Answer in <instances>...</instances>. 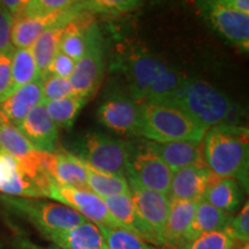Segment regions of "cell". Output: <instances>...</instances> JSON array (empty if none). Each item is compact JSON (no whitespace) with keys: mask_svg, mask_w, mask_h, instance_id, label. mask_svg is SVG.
<instances>
[{"mask_svg":"<svg viewBox=\"0 0 249 249\" xmlns=\"http://www.w3.org/2000/svg\"><path fill=\"white\" fill-rule=\"evenodd\" d=\"M249 130L244 124H220L203 138V160L211 173L234 179L248 191Z\"/></svg>","mask_w":249,"mask_h":249,"instance_id":"6da1fadb","label":"cell"},{"mask_svg":"<svg viewBox=\"0 0 249 249\" xmlns=\"http://www.w3.org/2000/svg\"><path fill=\"white\" fill-rule=\"evenodd\" d=\"M167 107L180 110L205 129L220 124H241V107L203 80L187 77Z\"/></svg>","mask_w":249,"mask_h":249,"instance_id":"7a4b0ae2","label":"cell"},{"mask_svg":"<svg viewBox=\"0 0 249 249\" xmlns=\"http://www.w3.org/2000/svg\"><path fill=\"white\" fill-rule=\"evenodd\" d=\"M207 129L178 108L154 103H140L136 135L148 141H203Z\"/></svg>","mask_w":249,"mask_h":249,"instance_id":"3957f363","label":"cell"},{"mask_svg":"<svg viewBox=\"0 0 249 249\" xmlns=\"http://www.w3.org/2000/svg\"><path fill=\"white\" fill-rule=\"evenodd\" d=\"M0 200L14 213L26 218L44 236L53 232L66 231L87 222L76 211L60 203L7 195H2Z\"/></svg>","mask_w":249,"mask_h":249,"instance_id":"277c9868","label":"cell"},{"mask_svg":"<svg viewBox=\"0 0 249 249\" xmlns=\"http://www.w3.org/2000/svg\"><path fill=\"white\" fill-rule=\"evenodd\" d=\"M129 149V141L89 132L74 144L71 154L92 169L124 176Z\"/></svg>","mask_w":249,"mask_h":249,"instance_id":"5b68a950","label":"cell"},{"mask_svg":"<svg viewBox=\"0 0 249 249\" xmlns=\"http://www.w3.org/2000/svg\"><path fill=\"white\" fill-rule=\"evenodd\" d=\"M124 177L128 181L169 196L172 170L152 150L148 140L130 142Z\"/></svg>","mask_w":249,"mask_h":249,"instance_id":"8992f818","label":"cell"},{"mask_svg":"<svg viewBox=\"0 0 249 249\" xmlns=\"http://www.w3.org/2000/svg\"><path fill=\"white\" fill-rule=\"evenodd\" d=\"M46 197L71 208L85 217L88 222H91L96 225L123 229L120 224L111 216L110 211L101 196L89 189H79L70 186L59 185L50 178Z\"/></svg>","mask_w":249,"mask_h":249,"instance_id":"52a82bcc","label":"cell"},{"mask_svg":"<svg viewBox=\"0 0 249 249\" xmlns=\"http://www.w3.org/2000/svg\"><path fill=\"white\" fill-rule=\"evenodd\" d=\"M105 61L103 39L95 21L88 28V46L86 53L75 64L70 80L77 95L90 98L97 91L104 75Z\"/></svg>","mask_w":249,"mask_h":249,"instance_id":"ba28073f","label":"cell"},{"mask_svg":"<svg viewBox=\"0 0 249 249\" xmlns=\"http://www.w3.org/2000/svg\"><path fill=\"white\" fill-rule=\"evenodd\" d=\"M50 177L31 172L11 155L0 150V193L17 197H46Z\"/></svg>","mask_w":249,"mask_h":249,"instance_id":"9c48e42d","label":"cell"},{"mask_svg":"<svg viewBox=\"0 0 249 249\" xmlns=\"http://www.w3.org/2000/svg\"><path fill=\"white\" fill-rule=\"evenodd\" d=\"M128 185L130 200L139 217L149 232L154 235L157 245L164 246L163 234L169 214L170 197L161 193L136 185L133 181H128Z\"/></svg>","mask_w":249,"mask_h":249,"instance_id":"30bf717a","label":"cell"},{"mask_svg":"<svg viewBox=\"0 0 249 249\" xmlns=\"http://www.w3.org/2000/svg\"><path fill=\"white\" fill-rule=\"evenodd\" d=\"M218 35L244 52L249 49V14L216 5L196 6Z\"/></svg>","mask_w":249,"mask_h":249,"instance_id":"8fae6325","label":"cell"},{"mask_svg":"<svg viewBox=\"0 0 249 249\" xmlns=\"http://www.w3.org/2000/svg\"><path fill=\"white\" fill-rule=\"evenodd\" d=\"M140 103L124 95H114L99 107L98 121L112 132L136 135Z\"/></svg>","mask_w":249,"mask_h":249,"instance_id":"7c38bea8","label":"cell"},{"mask_svg":"<svg viewBox=\"0 0 249 249\" xmlns=\"http://www.w3.org/2000/svg\"><path fill=\"white\" fill-rule=\"evenodd\" d=\"M169 68L164 61L148 52H134L124 66L130 97L142 103L150 83Z\"/></svg>","mask_w":249,"mask_h":249,"instance_id":"4fadbf2b","label":"cell"},{"mask_svg":"<svg viewBox=\"0 0 249 249\" xmlns=\"http://www.w3.org/2000/svg\"><path fill=\"white\" fill-rule=\"evenodd\" d=\"M0 150L11 155L22 163L31 172L45 176L43 167V152L36 150L31 143L22 135L17 126L0 112Z\"/></svg>","mask_w":249,"mask_h":249,"instance_id":"5bb4252c","label":"cell"},{"mask_svg":"<svg viewBox=\"0 0 249 249\" xmlns=\"http://www.w3.org/2000/svg\"><path fill=\"white\" fill-rule=\"evenodd\" d=\"M17 127L36 150L42 152L57 150L59 128L50 118L43 103L34 107Z\"/></svg>","mask_w":249,"mask_h":249,"instance_id":"9a60e30c","label":"cell"},{"mask_svg":"<svg viewBox=\"0 0 249 249\" xmlns=\"http://www.w3.org/2000/svg\"><path fill=\"white\" fill-rule=\"evenodd\" d=\"M42 164L46 174L59 185L89 189L85 165L70 151L43 152Z\"/></svg>","mask_w":249,"mask_h":249,"instance_id":"2e32d148","label":"cell"},{"mask_svg":"<svg viewBox=\"0 0 249 249\" xmlns=\"http://www.w3.org/2000/svg\"><path fill=\"white\" fill-rule=\"evenodd\" d=\"M213 177V173L205 165H189L173 171L169 197L198 202Z\"/></svg>","mask_w":249,"mask_h":249,"instance_id":"e0dca14e","label":"cell"},{"mask_svg":"<svg viewBox=\"0 0 249 249\" xmlns=\"http://www.w3.org/2000/svg\"><path fill=\"white\" fill-rule=\"evenodd\" d=\"M195 201L170 198V209L163 234V244L169 248L178 249L188 242V233L194 218Z\"/></svg>","mask_w":249,"mask_h":249,"instance_id":"ac0fdd59","label":"cell"},{"mask_svg":"<svg viewBox=\"0 0 249 249\" xmlns=\"http://www.w3.org/2000/svg\"><path fill=\"white\" fill-rule=\"evenodd\" d=\"M149 143L152 150L172 170V172L189 165H205L202 141H173L165 143L149 141Z\"/></svg>","mask_w":249,"mask_h":249,"instance_id":"d6986e66","label":"cell"},{"mask_svg":"<svg viewBox=\"0 0 249 249\" xmlns=\"http://www.w3.org/2000/svg\"><path fill=\"white\" fill-rule=\"evenodd\" d=\"M42 103L43 83L42 80H36L12 91L7 98L0 103V112L14 126H18L27 114Z\"/></svg>","mask_w":249,"mask_h":249,"instance_id":"ffe728a7","label":"cell"},{"mask_svg":"<svg viewBox=\"0 0 249 249\" xmlns=\"http://www.w3.org/2000/svg\"><path fill=\"white\" fill-rule=\"evenodd\" d=\"M44 238L61 249H107L99 227L88 220L66 231L50 233Z\"/></svg>","mask_w":249,"mask_h":249,"instance_id":"44dd1931","label":"cell"},{"mask_svg":"<svg viewBox=\"0 0 249 249\" xmlns=\"http://www.w3.org/2000/svg\"><path fill=\"white\" fill-rule=\"evenodd\" d=\"M102 198L110 211L111 216L120 224L123 229L134 233L144 241L157 245L154 235L149 232L141 218L139 217L129 195L107 196V197Z\"/></svg>","mask_w":249,"mask_h":249,"instance_id":"7402d4cb","label":"cell"},{"mask_svg":"<svg viewBox=\"0 0 249 249\" xmlns=\"http://www.w3.org/2000/svg\"><path fill=\"white\" fill-rule=\"evenodd\" d=\"M242 197L241 185L236 180L220 178L213 174L202 200L227 213H232L240 207Z\"/></svg>","mask_w":249,"mask_h":249,"instance_id":"603a6c76","label":"cell"},{"mask_svg":"<svg viewBox=\"0 0 249 249\" xmlns=\"http://www.w3.org/2000/svg\"><path fill=\"white\" fill-rule=\"evenodd\" d=\"M231 219V213L218 209L204 200H200L196 204L194 218H193L191 230L188 233V242L194 240L203 233L226 231Z\"/></svg>","mask_w":249,"mask_h":249,"instance_id":"cb8c5ba5","label":"cell"},{"mask_svg":"<svg viewBox=\"0 0 249 249\" xmlns=\"http://www.w3.org/2000/svg\"><path fill=\"white\" fill-rule=\"evenodd\" d=\"M186 79L187 76L180 71L167 68L150 83L143 102L170 105Z\"/></svg>","mask_w":249,"mask_h":249,"instance_id":"d4e9b609","label":"cell"},{"mask_svg":"<svg viewBox=\"0 0 249 249\" xmlns=\"http://www.w3.org/2000/svg\"><path fill=\"white\" fill-rule=\"evenodd\" d=\"M85 165L87 174V185L90 191L101 197L116 195H129L130 189L127 178L121 174L102 172L88 165Z\"/></svg>","mask_w":249,"mask_h":249,"instance_id":"484cf974","label":"cell"},{"mask_svg":"<svg viewBox=\"0 0 249 249\" xmlns=\"http://www.w3.org/2000/svg\"><path fill=\"white\" fill-rule=\"evenodd\" d=\"M64 27L65 26H53L48 28L37 37L34 44L31 45L30 50L38 68L40 80H44L48 76L50 64L58 52L59 40H60Z\"/></svg>","mask_w":249,"mask_h":249,"instance_id":"4316f807","label":"cell"},{"mask_svg":"<svg viewBox=\"0 0 249 249\" xmlns=\"http://www.w3.org/2000/svg\"><path fill=\"white\" fill-rule=\"evenodd\" d=\"M88 99L85 96L74 95L71 97L43 103V104L45 105L46 112L57 124L58 128L60 127V128L70 129L73 127L77 114L87 104Z\"/></svg>","mask_w":249,"mask_h":249,"instance_id":"83f0119b","label":"cell"},{"mask_svg":"<svg viewBox=\"0 0 249 249\" xmlns=\"http://www.w3.org/2000/svg\"><path fill=\"white\" fill-rule=\"evenodd\" d=\"M13 91L28 83L40 80L38 68L29 49H14L11 61Z\"/></svg>","mask_w":249,"mask_h":249,"instance_id":"f1b7e54d","label":"cell"},{"mask_svg":"<svg viewBox=\"0 0 249 249\" xmlns=\"http://www.w3.org/2000/svg\"><path fill=\"white\" fill-rule=\"evenodd\" d=\"M101 230L107 249H154L140 236L120 227L97 225Z\"/></svg>","mask_w":249,"mask_h":249,"instance_id":"f546056e","label":"cell"},{"mask_svg":"<svg viewBox=\"0 0 249 249\" xmlns=\"http://www.w3.org/2000/svg\"><path fill=\"white\" fill-rule=\"evenodd\" d=\"M234 244L226 231H214L203 233L178 249H234Z\"/></svg>","mask_w":249,"mask_h":249,"instance_id":"4dcf8cb0","label":"cell"},{"mask_svg":"<svg viewBox=\"0 0 249 249\" xmlns=\"http://www.w3.org/2000/svg\"><path fill=\"white\" fill-rule=\"evenodd\" d=\"M43 83V103L55 101L77 95L71 87L70 80L54 75L46 76Z\"/></svg>","mask_w":249,"mask_h":249,"instance_id":"1f68e13d","label":"cell"},{"mask_svg":"<svg viewBox=\"0 0 249 249\" xmlns=\"http://www.w3.org/2000/svg\"><path fill=\"white\" fill-rule=\"evenodd\" d=\"M143 0H90L89 8L92 14L118 15L139 7Z\"/></svg>","mask_w":249,"mask_h":249,"instance_id":"d6a6232c","label":"cell"},{"mask_svg":"<svg viewBox=\"0 0 249 249\" xmlns=\"http://www.w3.org/2000/svg\"><path fill=\"white\" fill-rule=\"evenodd\" d=\"M226 232L234 241L241 242V245L249 242V203L246 202L244 208L235 217H232L231 223L226 229Z\"/></svg>","mask_w":249,"mask_h":249,"instance_id":"836d02e7","label":"cell"},{"mask_svg":"<svg viewBox=\"0 0 249 249\" xmlns=\"http://www.w3.org/2000/svg\"><path fill=\"white\" fill-rule=\"evenodd\" d=\"M90 0H35L33 13L30 17L53 13V12L66 11L75 6L86 4Z\"/></svg>","mask_w":249,"mask_h":249,"instance_id":"e575fe53","label":"cell"},{"mask_svg":"<svg viewBox=\"0 0 249 249\" xmlns=\"http://www.w3.org/2000/svg\"><path fill=\"white\" fill-rule=\"evenodd\" d=\"M13 21L12 15L0 6V53H9L14 51L12 44Z\"/></svg>","mask_w":249,"mask_h":249,"instance_id":"d590c367","label":"cell"},{"mask_svg":"<svg viewBox=\"0 0 249 249\" xmlns=\"http://www.w3.org/2000/svg\"><path fill=\"white\" fill-rule=\"evenodd\" d=\"M12 53H0V103L7 98L13 91V83H12L11 61Z\"/></svg>","mask_w":249,"mask_h":249,"instance_id":"8d00e7d4","label":"cell"},{"mask_svg":"<svg viewBox=\"0 0 249 249\" xmlns=\"http://www.w3.org/2000/svg\"><path fill=\"white\" fill-rule=\"evenodd\" d=\"M76 61L73 60L71 57H68L61 51L55 53L53 60L51 61L49 66L48 76L54 75L59 77H65V79H70L71 73H73L74 68H75Z\"/></svg>","mask_w":249,"mask_h":249,"instance_id":"74e56055","label":"cell"},{"mask_svg":"<svg viewBox=\"0 0 249 249\" xmlns=\"http://www.w3.org/2000/svg\"><path fill=\"white\" fill-rule=\"evenodd\" d=\"M1 7H4L13 20L24 17H30L33 13L35 0H0Z\"/></svg>","mask_w":249,"mask_h":249,"instance_id":"f35d334b","label":"cell"},{"mask_svg":"<svg viewBox=\"0 0 249 249\" xmlns=\"http://www.w3.org/2000/svg\"><path fill=\"white\" fill-rule=\"evenodd\" d=\"M195 6L216 5L249 14V0H194Z\"/></svg>","mask_w":249,"mask_h":249,"instance_id":"ab89813d","label":"cell"},{"mask_svg":"<svg viewBox=\"0 0 249 249\" xmlns=\"http://www.w3.org/2000/svg\"><path fill=\"white\" fill-rule=\"evenodd\" d=\"M13 249H61L58 246H40L35 244L26 236H17L13 241Z\"/></svg>","mask_w":249,"mask_h":249,"instance_id":"60d3db41","label":"cell"},{"mask_svg":"<svg viewBox=\"0 0 249 249\" xmlns=\"http://www.w3.org/2000/svg\"><path fill=\"white\" fill-rule=\"evenodd\" d=\"M239 249H249V245H248V244H244V245H241V247L239 248Z\"/></svg>","mask_w":249,"mask_h":249,"instance_id":"b9f144b4","label":"cell"},{"mask_svg":"<svg viewBox=\"0 0 249 249\" xmlns=\"http://www.w3.org/2000/svg\"><path fill=\"white\" fill-rule=\"evenodd\" d=\"M0 6H1V2H0Z\"/></svg>","mask_w":249,"mask_h":249,"instance_id":"7bdbcfd3","label":"cell"},{"mask_svg":"<svg viewBox=\"0 0 249 249\" xmlns=\"http://www.w3.org/2000/svg\"><path fill=\"white\" fill-rule=\"evenodd\" d=\"M234 249H235V248H234Z\"/></svg>","mask_w":249,"mask_h":249,"instance_id":"ee69618b","label":"cell"}]
</instances>
